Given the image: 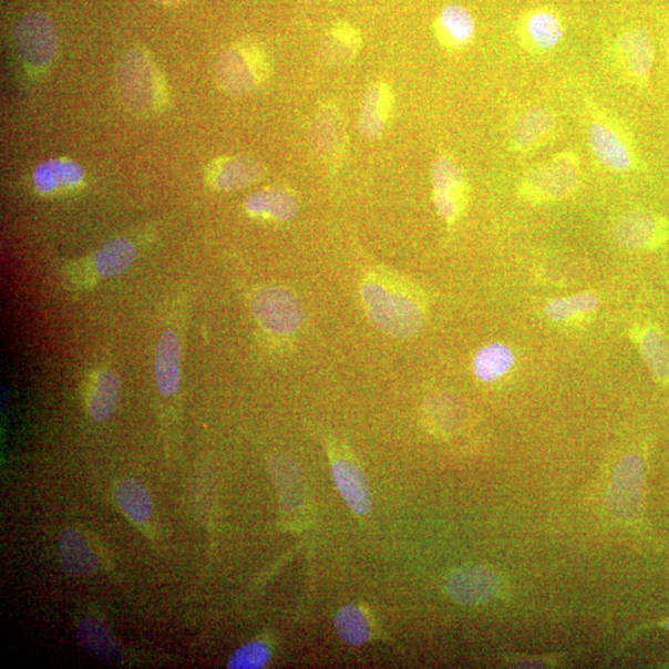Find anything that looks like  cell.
<instances>
[{
    "mask_svg": "<svg viewBox=\"0 0 669 669\" xmlns=\"http://www.w3.org/2000/svg\"><path fill=\"white\" fill-rule=\"evenodd\" d=\"M432 184L439 216L449 225L455 224L469 204V185L462 165L451 156H439L432 167Z\"/></svg>",
    "mask_w": 669,
    "mask_h": 669,
    "instance_id": "8",
    "label": "cell"
},
{
    "mask_svg": "<svg viewBox=\"0 0 669 669\" xmlns=\"http://www.w3.org/2000/svg\"><path fill=\"white\" fill-rule=\"evenodd\" d=\"M117 82L121 99L132 113L151 116L163 111L167 102V90L148 51L131 49L120 62Z\"/></svg>",
    "mask_w": 669,
    "mask_h": 669,
    "instance_id": "2",
    "label": "cell"
},
{
    "mask_svg": "<svg viewBox=\"0 0 669 669\" xmlns=\"http://www.w3.org/2000/svg\"><path fill=\"white\" fill-rule=\"evenodd\" d=\"M154 378L164 397L179 391L182 380V342L177 333L167 329L161 334L155 348Z\"/></svg>",
    "mask_w": 669,
    "mask_h": 669,
    "instance_id": "16",
    "label": "cell"
},
{
    "mask_svg": "<svg viewBox=\"0 0 669 669\" xmlns=\"http://www.w3.org/2000/svg\"><path fill=\"white\" fill-rule=\"evenodd\" d=\"M393 107V93L387 83L378 82L366 91L359 117V131L366 138H378L384 131Z\"/></svg>",
    "mask_w": 669,
    "mask_h": 669,
    "instance_id": "19",
    "label": "cell"
},
{
    "mask_svg": "<svg viewBox=\"0 0 669 669\" xmlns=\"http://www.w3.org/2000/svg\"><path fill=\"white\" fill-rule=\"evenodd\" d=\"M137 258V247L125 237L112 238L92 256L93 270L100 278L109 279L122 276Z\"/></svg>",
    "mask_w": 669,
    "mask_h": 669,
    "instance_id": "24",
    "label": "cell"
},
{
    "mask_svg": "<svg viewBox=\"0 0 669 669\" xmlns=\"http://www.w3.org/2000/svg\"><path fill=\"white\" fill-rule=\"evenodd\" d=\"M316 137L322 155L332 156L341 148L342 127L339 120V113L333 110H326L319 114L316 122Z\"/></svg>",
    "mask_w": 669,
    "mask_h": 669,
    "instance_id": "32",
    "label": "cell"
},
{
    "mask_svg": "<svg viewBox=\"0 0 669 669\" xmlns=\"http://www.w3.org/2000/svg\"><path fill=\"white\" fill-rule=\"evenodd\" d=\"M270 661V648L264 641L240 646L227 663L231 669H259Z\"/></svg>",
    "mask_w": 669,
    "mask_h": 669,
    "instance_id": "33",
    "label": "cell"
},
{
    "mask_svg": "<svg viewBox=\"0 0 669 669\" xmlns=\"http://www.w3.org/2000/svg\"><path fill=\"white\" fill-rule=\"evenodd\" d=\"M434 33L444 49L463 50L475 37V18L464 6L447 4L435 19Z\"/></svg>",
    "mask_w": 669,
    "mask_h": 669,
    "instance_id": "17",
    "label": "cell"
},
{
    "mask_svg": "<svg viewBox=\"0 0 669 669\" xmlns=\"http://www.w3.org/2000/svg\"><path fill=\"white\" fill-rule=\"evenodd\" d=\"M246 210L255 217L285 223L297 216L299 206L297 197L287 191L265 189L247 198Z\"/></svg>",
    "mask_w": 669,
    "mask_h": 669,
    "instance_id": "25",
    "label": "cell"
},
{
    "mask_svg": "<svg viewBox=\"0 0 669 669\" xmlns=\"http://www.w3.org/2000/svg\"><path fill=\"white\" fill-rule=\"evenodd\" d=\"M331 472L339 493L347 501L353 514L368 516L372 500L368 481L360 467L347 456L331 455Z\"/></svg>",
    "mask_w": 669,
    "mask_h": 669,
    "instance_id": "14",
    "label": "cell"
},
{
    "mask_svg": "<svg viewBox=\"0 0 669 669\" xmlns=\"http://www.w3.org/2000/svg\"><path fill=\"white\" fill-rule=\"evenodd\" d=\"M215 73L219 88L229 95H247L269 78V59L258 45L236 44L219 55Z\"/></svg>",
    "mask_w": 669,
    "mask_h": 669,
    "instance_id": "4",
    "label": "cell"
},
{
    "mask_svg": "<svg viewBox=\"0 0 669 669\" xmlns=\"http://www.w3.org/2000/svg\"><path fill=\"white\" fill-rule=\"evenodd\" d=\"M516 353L504 342L481 348L473 360L474 373L481 382L494 383L516 368Z\"/></svg>",
    "mask_w": 669,
    "mask_h": 669,
    "instance_id": "26",
    "label": "cell"
},
{
    "mask_svg": "<svg viewBox=\"0 0 669 669\" xmlns=\"http://www.w3.org/2000/svg\"><path fill=\"white\" fill-rule=\"evenodd\" d=\"M361 47L360 31L349 23H338L323 41L321 56L328 64L342 65L357 56Z\"/></svg>",
    "mask_w": 669,
    "mask_h": 669,
    "instance_id": "29",
    "label": "cell"
},
{
    "mask_svg": "<svg viewBox=\"0 0 669 669\" xmlns=\"http://www.w3.org/2000/svg\"><path fill=\"white\" fill-rule=\"evenodd\" d=\"M59 559L62 568L71 575H91L97 572L100 560L83 533L66 528L59 539Z\"/></svg>",
    "mask_w": 669,
    "mask_h": 669,
    "instance_id": "20",
    "label": "cell"
},
{
    "mask_svg": "<svg viewBox=\"0 0 669 669\" xmlns=\"http://www.w3.org/2000/svg\"><path fill=\"white\" fill-rule=\"evenodd\" d=\"M154 2L163 3V4H174L183 2V0H154Z\"/></svg>",
    "mask_w": 669,
    "mask_h": 669,
    "instance_id": "34",
    "label": "cell"
},
{
    "mask_svg": "<svg viewBox=\"0 0 669 669\" xmlns=\"http://www.w3.org/2000/svg\"><path fill=\"white\" fill-rule=\"evenodd\" d=\"M631 337L655 380L669 383V342L666 334L653 326L632 329Z\"/></svg>",
    "mask_w": 669,
    "mask_h": 669,
    "instance_id": "21",
    "label": "cell"
},
{
    "mask_svg": "<svg viewBox=\"0 0 669 669\" xmlns=\"http://www.w3.org/2000/svg\"><path fill=\"white\" fill-rule=\"evenodd\" d=\"M78 639L85 650L110 662H121L123 648L109 626L99 618H83L76 627Z\"/></svg>",
    "mask_w": 669,
    "mask_h": 669,
    "instance_id": "27",
    "label": "cell"
},
{
    "mask_svg": "<svg viewBox=\"0 0 669 669\" xmlns=\"http://www.w3.org/2000/svg\"><path fill=\"white\" fill-rule=\"evenodd\" d=\"M667 51H668V58H669V35H668V40H667Z\"/></svg>",
    "mask_w": 669,
    "mask_h": 669,
    "instance_id": "35",
    "label": "cell"
},
{
    "mask_svg": "<svg viewBox=\"0 0 669 669\" xmlns=\"http://www.w3.org/2000/svg\"><path fill=\"white\" fill-rule=\"evenodd\" d=\"M517 37L526 50L543 54L562 44L566 30L559 16L553 9L543 7L529 10L519 19Z\"/></svg>",
    "mask_w": 669,
    "mask_h": 669,
    "instance_id": "13",
    "label": "cell"
},
{
    "mask_svg": "<svg viewBox=\"0 0 669 669\" xmlns=\"http://www.w3.org/2000/svg\"><path fill=\"white\" fill-rule=\"evenodd\" d=\"M122 384L119 374L111 370L101 371L93 382L89 411L93 421L103 423L117 411Z\"/></svg>",
    "mask_w": 669,
    "mask_h": 669,
    "instance_id": "28",
    "label": "cell"
},
{
    "mask_svg": "<svg viewBox=\"0 0 669 669\" xmlns=\"http://www.w3.org/2000/svg\"><path fill=\"white\" fill-rule=\"evenodd\" d=\"M449 594L464 604H480L493 599L498 590V579L484 568L456 570L446 583Z\"/></svg>",
    "mask_w": 669,
    "mask_h": 669,
    "instance_id": "18",
    "label": "cell"
},
{
    "mask_svg": "<svg viewBox=\"0 0 669 669\" xmlns=\"http://www.w3.org/2000/svg\"><path fill=\"white\" fill-rule=\"evenodd\" d=\"M614 60L626 81L637 86L647 85L655 60L650 31L642 27L624 30L615 41Z\"/></svg>",
    "mask_w": 669,
    "mask_h": 669,
    "instance_id": "10",
    "label": "cell"
},
{
    "mask_svg": "<svg viewBox=\"0 0 669 669\" xmlns=\"http://www.w3.org/2000/svg\"><path fill=\"white\" fill-rule=\"evenodd\" d=\"M556 113L547 107H531L519 113L512 124L510 145L517 154H529L547 145L556 134Z\"/></svg>",
    "mask_w": 669,
    "mask_h": 669,
    "instance_id": "12",
    "label": "cell"
},
{
    "mask_svg": "<svg viewBox=\"0 0 669 669\" xmlns=\"http://www.w3.org/2000/svg\"><path fill=\"white\" fill-rule=\"evenodd\" d=\"M14 41L19 59L31 70L43 71L55 59L56 28L43 12L25 14L17 25Z\"/></svg>",
    "mask_w": 669,
    "mask_h": 669,
    "instance_id": "7",
    "label": "cell"
},
{
    "mask_svg": "<svg viewBox=\"0 0 669 669\" xmlns=\"http://www.w3.org/2000/svg\"><path fill=\"white\" fill-rule=\"evenodd\" d=\"M590 150L598 162L615 173L635 171L639 158L631 138L619 123L600 110L590 111L588 125Z\"/></svg>",
    "mask_w": 669,
    "mask_h": 669,
    "instance_id": "5",
    "label": "cell"
},
{
    "mask_svg": "<svg viewBox=\"0 0 669 669\" xmlns=\"http://www.w3.org/2000/svg\"><path fill=\"white\" fill-rule=\"evenodd\" d=\"M645 466L639 455H626L618 469L609 493V507L616 517L634 518L642 505Z\"/></svg>",
    "mask_w": 669,
    "mask_h": 669,
    "instance_id": "11",
    "label": "cell"
},
{
    "mask_svg": "<svg viewBox=\"0 0 669 669\" xmlns=\"http://www.w3.org/2000/svg\"><path fill=\"white\" fill-rule=\"evenodd\" d=\"M600 307L597 292L581 291L578 295L554 298L546 302V318L554 323L573 326L590 319Z\"/></svg>",
    "mask_w": 669,
    "mask_h": 669,
    "instance_id": "23",
    "label": "cell"
},
{
    "mask_svg": "<svg viewBox=\"0 0 669 669\" xmlns=\"http://www.w3.org/2000/svg\"><path fill=\"white\" fill-rule=\"evenodd\" d=\"M265 166L244 156L222 158L207 169V182L215 191L235 192L263 181Z\"/></svg>",
    "mask_w": 669,
    "mask_h": 669,
    "instance_id": "15",
    "label": "cell"
},
{
    "mask_svg": "<svg viewBox=\"0 0 669 669\" xmlns=\"http://www.w3.org/2000/svg\"><path fill=\"white\" fill-rule=\"evenodd\" d=\"M668 627H669V621H668Z\"/></svg>",
    "mask_w": 669,
    "mask_h": 669,
    "instance_id": "36",
    "label": "cell"
},
{
    "mask_svg": "<svg viewBox=\"0 0 669 669\" xmlns=\"http://www.w3.org/2000/svg\"><path fill=\"white\" fill-rule=\"evenodd\" d=\"M250 311L267 332L277 337L296 333L305 320V310L295 292L281 287L260 288L250 298Z\"/></svg>",
    "mask_w": 669,
    "mask_h": 669,
    "instance_id": "6",
    "label": "cell"
},
{
    "mask_svg": "<svg viewBox=\"0 0 669 669\" xmlns=\"http://www.w3.org/2000/svg\"><path fill=\"white\" fill-rule=\"evenodd\" d=\"M123 514L135 524H145L153 514V498L148 487L137 478L122 481L116 493Z\"/></svg>",
    "mask_w": 669,
    "mask_h": 669,
    "instance_id": "30",
    "label": "cell"
},
{
    "mask_svg": "<svg viewBox=\"0 0 669 669\" xmlns=\"http://www.w3.org/2000/svg\"><path fill=\"white\" fill-rule=\"evenodd\" d=\"M334 629L343 642L360 646L371 639L368 615L357 605L343 606L334 616Z\"/></svg>",
    "mask_w": 669,
    "mask_h": 669,
    "instance_id": "31",
    "label": "cell"
},
{
    "mask_svg": "<svg viewBox=\"0 0 669 669\" xmlns=\"http://www.w3.org/2000/svg\"><path fill=\"white\" fill-rule=\"evenodd\" d=\"M33 181L40 194L50 195L76 189L85 181V173L75 162L50 159L37 166Z\"/></svg>",
    "mask_w": 669,
    "mask_h": 669,
    "instance_id": "22",
    "label": "cell"
},
{
    "mask_svg": "<svg viewBox=\"0 0 669 669\" xmlns=\"http://www.w3.org/2000/svg\"><path fill=\"white\" fill-rule=\"evenodd\" d=\"M611 233L626 250H652L667 243L669 226L663 216L637 208L616 217Z\"/></svg>",
    "mask_w": 669,
    "mask_h": 669,
    "instance_id": "9",
    "label": "cell"
},
{
    "mask_svg": "<svg viewBox=\"0 0 669 669\" xmlns=\"http://www.w3.org/2000/svg\"><path fill=\"white\" fill-rule=\"evenodd\" d=\"M361 298L374 327L391 337L411 339L423 329L425 298L410 280L391 271L374 270L363 280Z\"/></svg>",
    "mask_w": 669,
    "mask_h": 669,
    "instance_id": "1",
    "label": "cell"
},
{
    "mask_svg": "<svg viewBox=\"0 0 669 669\" xmlns=\"http://www.w3.org/2000/svg\"><path fill=\"white\" fill-rule=\"evenodd\" d=\"M579 155L564 151L543 164L531 167L518 184V195L529 204L542 205L566 200L579 189Z\"/></svg>",
    "mask_w": 669,
    "mask_h": 669,
    "instance_id": "3",
    "label": "cell"
}]
</instances>
